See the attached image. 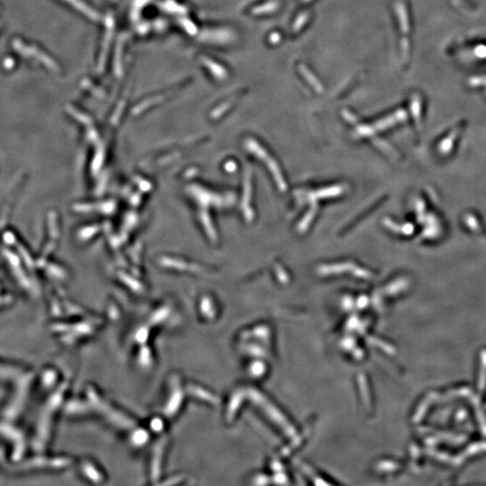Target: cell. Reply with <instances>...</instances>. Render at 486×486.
<instances>
[{"label":"cell","mask_w":486,"mask_h":486,"mask_svg":"<svg viewBox=\"0 0 486 486\" xmlns=\"http://www.w3.org/2000/svg\"><path fill=\"white\" fill-rule=\"evenodd\" d=\"M459 133V129H456V130H454L453 132L448 135L447 138H445L442 141L441 144H439V150H440L441 153L448 154L449 151H451L452 147H453L454 142H455V139L458 137Z\"/></svg>","instance_id":"1"},{"label":"cell","mask_w":486,"mask_h":486,"mask_svg":"<svg viewBox=\"0 0 486 486\" xmlns=\"http://www.w3.org/2000/svg\"><path fill=\"white\" fill-rule=\"evenodd\" d=\"M412 107H413V116L416 117V120L419 121L420 120V99L419 97H416L413 101V105H412Z\"/></svg>","instance_id":"2"},{"label":"cell","mask_w":486,"mask_h":486,"mask_svg":"<svg viewBox=\"0 0 486 486\" xmlns=\"http://www.w3.org/2000/svg\"><path fill=\"white\" fill-rule=\"evenodd\" d=\"M475 54L480 57V58H485L486 56V47L484 46V45H481V46H477L476 49H475Z\"/></svg>","instance_id":"3"}]
</instances>
